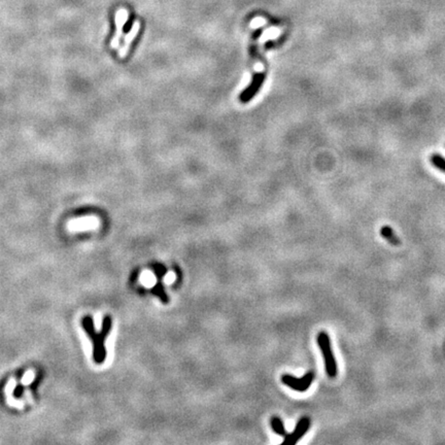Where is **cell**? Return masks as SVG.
<instances>
[{"instance_id":"obj_10","label":"cell","mask_w":445,"mask_h":445,"mask_svg":"<svg viewBox=\"0 0 445 445\" xmlns=\"http://www.w3.org/2000/svg\"><path fill=\"white\" fill-rule=\"evenodd\" d=\"M282 34V29L278 28V27H272L267 29L266 31L263 32V34L261 36V38L259 39V45L262 46L263 44H265L267 41L270 40H275L278 39Z\"/></svg>"},{"instance_id":"obj_3","label":"cell","mask_w":445,"mask_h":445,"mask_svg":"<svg viewBox=\"0 0 445 445\" xmlns=\"http://www.w3.org/2000/svg\"><path fill=\"white\" fill-rule=\"evenodd\" d=\"M314 380H315V373L314 372H308L300 379H297L291 374H284L282 376V382L284 385H286L287 387L291 388L294 391L301 392V393L306 392L308 389H310Z\"/></svg>"},{"instance_id":"obj_17","label":"cell","mask_w":445,"mask_h":445,"mask_svg":"<svg viewBox=\"0 0 445 445\" xmlns=\"http://www.w3.org/2000/svg\"><path fill=\"white\" fill-rule=\"evenodd\" d=\"M24 398H26L27 400H29V403L32 405L34 403V401L31 399V393L30 391H25L24 392Z\"/></svg>"},{"instance_id":"obj_5","label":"cell","mask_w":445,"mask_h":445,"mask_svg":"<svg viewBox=\"0 0 445 445\" xmlns=\"http://www.w3.org/2000/svg\"><path fill=\"white\" fill-rule=\"evenodd\" d=\"M129 19V13L125 8H120L118 12L115 15V22H116V32L111 41V48L117 49L120 46L121 39L123 37V29L125 24L127 23Z\"/></svg>"},{"instance_id":"obj_14","label":"cell","mask_w":445,"mask_h":445,"mask_svg":"<svg viewBox=\"0 0 445 445\" xmlns=\"http://www.w3.org/2000/svg\"><path fill=\"white\" fill-rule=\"evenodd\" d=\"M266 23H267L266 20L263 19V18H255V19L251 22V27H252L253 29H258V28L264 26Z\"/></svg>"},{"instance_id":"obj_2","label":"cell","mask_w":445,"mask_h":445,"mask_svg":"<svg viewBox=\"0 0 445 445\" xmlns=\"http://www.w3.org/2000/svg\"><path fill=\"white\" fill-rule=\"evenodd\" d=\"M318 345L320 347V350L323 353V357L325 360L326 372H327L328 376L331 379L336 378L337 373H338V369H337L336 360H335V357H334V354L332 351V347H331V340H330L328 333H326L324 331L319 333Z\"/></svg>"},{"instance_id":"obj_8","label":"cell","mask_w":445,"mask_h":445,"mask_svg":"<svg viewBox=\"0 0 445 445\" xmlns=\"http://www.w3.org/2000/svg\"><path fill=\"white\" fill-rule=\"evenodd\" d=\"M17 387V382L15 379H11L9 381V383L6 386L5 389V393H6V398H7V403L9 406L17 408V409H23L25 406V403L21 400H16L13 397V392L15 390V388Z\"/></svg>"},{"instance_id":"obj_9","label":"cell","mask_w":445,"mask_h":445,"mask_svg":"<svg viewBox=\"0 0 445 445\" xmlns=\"http://www.w3.org/2000/svg\"><path fill=\"white\" fill-rule=\"evenodd\" d=\"M381 235L386 239L387 242H389L393 246H400L401 245L400 238L395 234L394 230L390 226H384L381 229Z\"/></svg>"},{"instance_id":"obj_12","label":"cell","mask_w":445,"mask_h":445,"mask_svg":"<svg viewBox=\"0 0 445 445\" xmlns=\"http://www.w3.org/2000/svg\"><path fill=\"white\" fill-rule=\"evenodd\" d=\"M431 163L433 164V166L437 169H439L441 173L445 174V159L439 155V154H433L431 156Z\"/></svg>"},{"instance_id":"obj_11","label":"cell","mask_w":445,"mask_h":445,"mask_svg":"<svg viewBox=\"0 0 445 445\" xmlns=\"http://www.w3.org/2000/svg\"><path fill=\"white\" fill-rule=\"evenodd\" d=\"M270 426H271V429L273 430V432H275L276 434H278L282 437H285L287 435L285 425H284L282 419H280L279 417H272L270 419Z\"/></svg>"},{"instance_id":"obj_6","label":"cell","mask_w":445,"mask_h":445,"mask_svg":"<svg viewBox=\"0 0 445 445\" xmlns=\"http://www.w3.org/2000/svg\"><path fill=\"white\" fill-rule=\"evenodd\" d=\"M311 428V419L302 418L296 425L294 431L291 434H287L283 441V445H294L296 444Z\"/></svg>"},{"instance_id":"obj_4","label":"cell","mask_w":445,"mask_h":445,"mask_svg":"<svg viewBox=\"0 0 445 445\" xmlns=\"http://www.w3.org/2000/svg\"><path fill=\"white\" fill-rule=\"evenodd\" d=\"M100 227V221L97 217L87 216L83 218L73 219L67 224V229L72 233L87 232L90 230H96Z\"/></svg>"},{"instance_id":"obj_1","label":"cell","mask_w":445,"mask_h":445,"mask_svg":"<svg viewBox=\"0 0 445 445\" xmlns=\"http://www.w3.org/2000/svg\"><path fill=\"white\" fill-rule=\"evenodd\" d=\"M84 327L87 330V332L89 333V335L91 336V338L94 340V345H95V361L97 363H102L106 359V350H105V339L108 336V334L111 331L112 328V320L110 317L106 318L105 322H104V328H102V331L98 334L94 331L93 328V324L92 321L89 318H86L84 320Z\"/></svg>"},{"instance_id":"obj_7","label":"cell","mask_w":445,"mask_h":445,"mask_svg":"<svg viewBox=\"0 0 445 445\" xmlns=\"http://www.w3.org/2000/svg\"><path fill=\"white\" fill-rule=\"evenodd\" d=\"M140 29H141V23H140V21H135L134 24L132 25L130 31L126 34V37H125V39H124L123 46H122L121 49L119 50V57H120L121 59H125V58H126V56H127V54H128V52H129V50H130V47H131L133 41L135 40L136 37H138V34H139Z\"/></svg>"},{"instance_id":"obj_13","label":"cell","mask_w":445,"mask_h":445,"mask_svg":"<svg viewBox=\"0 0 445 445\" xmlns=\"http://www.w3.org/2000/svg\"><path fill=\"white\" fill-rule=\"evenodd\" d=\"M34 379H36V371H34V370H28V371L24 374L23 378H22L21 384H22L23 386H29L30 384L33 383Z\"/></svg>"},{"instance_id":"obj_16","label":"cell","mask_w":445,"mask_h":445,"mask_svg":"<svg viewBox=\"0 0 445 445\" xmlns=\"http://www.w3.org/2000/svg\"><path fill=\"white\" fill-rule=\"evenodd\" d=\"M251 80H252V77H251V75H250V74H247V75L245 76L244 80H243V85L241 86V89H243V88H246V87H248V86L250 85V83H251Z\"/></svg>"},{"instance_id":"obj_15","label":"cell","mask_w":445,"mask_h":445,"mask_svg":"<svg viewBox=\"0 0 445 445\" xmlns=\"http://www.w3.org/2000/svg\"><path fill=\"white\" fill-rule=\"evenodd\" d=\"M255 72L256 74H261L264 72V64L261 61L255 62Z\"/></svg>"}]
</instances>
